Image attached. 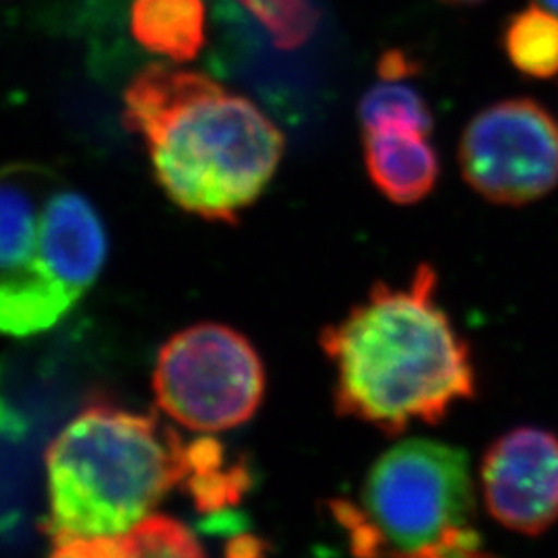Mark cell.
I'll return each mask as SVG.
<instances>
[{"instance_id": "obj_1", "label": "cell", "mask_w": 558, "mask_h": 558, "mask_svg": "<svg viewBox=\"0 0 558 558\" xmlns=\"http://www.w3.org/2000/svg\"><path fill=\"white\" fill-rule=\"evenodd\" d=\"M439 278L426 263L408 286L375 283L366 299L320 333L336 373L341 416L401 435L437 424L476 393L468 341L437 300Z\"/></svg>"}, {"instance_id": "obj_2", "label": "cell", "mask_w": 558, "mask_h": 558, "mask_svg": "<svg viewBox=\"0 0 558 558\" xmlns=\"http://www.w3.org/2000/svg\"><path fill=\"white\" fill-rule=\"evenodd\" d=\"M124 124L182 211L236 223L278 172L286 141L257 104L195 71L145 66L124 92Z\"/></svg>"}, {"instance_id": "obj_3", "label": "cell", "mask_w": 558, "mask_h": 558, "mask_svg": "<svg viewBox=\"0 0 558 558\" xmlns=\"http://www.w3.org/2000/svg\"><path fill=\"white\" fill-rule=\"evenodd\" d=\"M189 440L154 414L92 401L46 451L52 553L131 530L191 472Z\"/></svg>"}, {"instance_id": "obj_4", "label": "cell", "mask_w": 558, "mask_h": 558, "mask_svg": "<svg viewBox=\"0 0 558 558\" xmlns=\"http://www.w3.org/2000/svg\"><path fill=\"white\" fill-rule=\"evenodd\" d=\"M108 236L98 209L38 163L0 166V333L57 327L100 278Z\"/></svg>"}, {"instance_id": "obj_5", "label": "cell", "mask_w": 558, "mask_h": 558, "mask_svg": "<svg viewBox=\"0 0 558 558\" xmlns=\"http://www.w3.org/2000/svg\"><path fill=\"white\" fill-rule=\"evenodd\" d=\"M331 513L360 557H478L476 493L465 451L439 440L393 445L368 470L360 502Z\"/></svg>"}, {"instance_id": "obj_6", "label": "cell", "mask_w": 558, "mask_h": 558, "mask_svg": "<svg viewBox=\"0 0 558 558\" xmlns=\"http://www.w3.org/2000/svg\"><path fill=\"white\" fill-rule=\"evenodd\" d=\"M151 385L168 418L214 435L257 414L265 398V366L240 331L220 323H199L161 345Z\"/></svg>"}, {"instance_id": "obj_7", "label": "cell", "mask_w": 558, "mask_h": 558, "mask_svg": "<svg viewBox=\"0 0 558 558\" xmlns=\"http://www.w3.org/2000/svg\"><path fill=\"white\" fill-rule=\"evenodd\" d=\"M459 166L484 199L499 205L539 199L558 184L557 120L538 101H497L465 126Z\"/></svg>"}, {"instance_id": "obj_8", "label": "cell", "mask_w": 558, "mask_h": 558, "mask_svg": "<svg viewBox=\"0 0 558 558\" xmlns=\"http://www.w3.org/2000/svg\"><path fill=\"white\" fill-rule=\"evenodd\" d=\"M486 509L502 527L538 536L558 519V437L515 428L490 445L480 468Z\"/></svg>"}, {"instance_id": "obj_9", "label": "cell", "mask_w": 558, "mask_h": 558, "mask_svg": "<svg viewBox=\"0 0 558 558\" xmlns=\"http://www.w3.org/2000/svg\"><path fill=\"white\" fill-rule=\"evenodd\" d=\"M364 163L373 184L398 205L428 197L439 180V156L418 129H364Z\"/></svg>"}, {"instance_id": "obj_10", "label": "cell", "mask_w": 558, "mask_h": 558, "mask_svg": "<svg viewBox=\"0 0 558 558\" xmlns=\"http://www.w3.org/2000/svg\"><path fill=\"white\" fill-rule=\"evenodd\" d=\"M131 32L149 52L172 62L197 59L207 38V9L203 0H135Z\"/></svg>"}, {"instance_id": "obj_11", "label": "cell", "mask_w": 558, "mask_h": 558, "mask_svg": "<svg viewBox=\"0 0 558 558\" xmlns=\"http://www.w3.org/2000/svg\"><path fill=\"white\" fill-rule=\"evenodd\" d=\"M54 557L129 558V557H203L195 534L168 515H147L131 530L110 538L85 539L66 544L52 553Z\"/></svg>"}, {"instance_id": "obj_12", "label": "cell", "mask_w": 558, "mask_h": 558, "mask_svg": "<svg viewBox=\"0 0 558 558\" xmlns=\"http://www.w3.org/2000/svg\"><path fill=\"white\" fill-rule=\"evenodd\" d=\"M251 488V474L242 461H230L220 440H191V472L182 490L199 511H220L239 505Z\"/></svg>"}, {"instance_id": "obj_13", "label": "cell", "mask_w": 558, "mask_h": 558, "mask_svg": "<svg viewBox=\"0 0 558 558\" xmlns=\"http://www.w3.org/2000/svg\"><path fill=\"white\" fill-rule=\"evenodd\" d=\"M505 52L527 77L550 80L558 75V15L542 4L515 13L505 27Z\"/></svg>"}, {"instance_id": "obj_14", "label": "cell", "mask_w": 558, "mask_h": 558, "mask_svg": "<svg viewBox=\"0 0 558 558\" xmlns=\"http://www.w3.org/2000/svg\"><path fill=\"white\" fill-rule=\"evenodd\" d=\"M362 129L377 126H408L430 133L433 114L418 89L399 83V81L380 80L373 85L359 106Z\"/></svg>"}, {"instance_id": "obj_15", "label": "cell", "mask_w": 558, "mask_h": 558, "mask_svg": "<svg viewBox=\"0 0 558 558\" xmlns=\"http://www.w3.org/2000/svg\"><path fill=\"white\" fill-rule=\"evenodd\" d=\"M283 50H294L313 38L319 13L311 0H239Z\"/></svg>"}, {"instance_id": "obj_16", "label": "cell", "mask_w": 558, "mask_h": 558, "mask_svg": "<svg viewBox=\"0 0 558 558\" xmlns=\"http://www.w3.org/2000/svg\"><path fill=\"white\" fill-rule=\"evenodd\" d=\"M377 73H379L380 80H408V77L418 75V60L410 59L403 50H387L379 59Z\"/></svg>"}, {"instance_id": "obj_17", "label": "cell", "mask_w": 558, "mask_h": 558, "mask_svg": "<svg viewBox=\"0 0 558 558\" xmlns=\"http://www.w3.org/2000/svg\"><path fill=\"white\" fill-rule=\"evenodd\" d=\"M542 7H546V9H550L553 13H557L558 15V0H538Z\"/></svg>"}, {"instance_id": "obj_18", "label": "cell", "mask_w": 558, "mask_h": 558, "mask_svg": "<svg viewBox=\"0 0 558 558\" xmlns=\"http://www.w3.org/2000/svg\"><path fill=\"white\" fill-rule=\"evenodd\" d=\"M442 2H449V4H476L482 0H442Z\"/></svg>"}]
</instances>
